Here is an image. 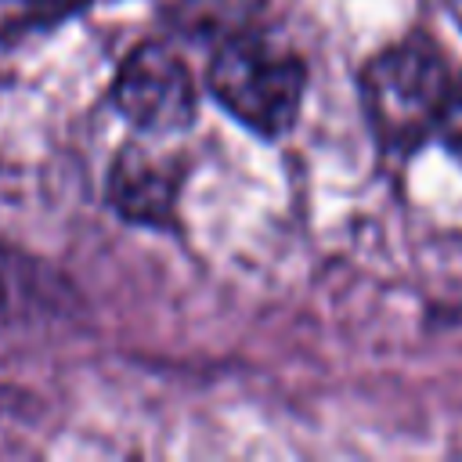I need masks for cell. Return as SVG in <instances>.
Instances as JSON below:
<instances>
[{
	"mask_svg": "<svg viewBox=\"0 0 462 462\" xmlns=\"http://www.w3.org/2000/svg\"><path fill=\"white\" fill-rule=\"evenodd\" d=\"M112 105L130 126L144 134L155 137L180 134L195 123L199 112L195 76L173 47L159 40H144L116 69Z\"/></svg>",
	"mask_w": 462,
	"mask_h": 462,
	"instance_id": "3957f363",
	"label": "cell"
},
{
	"mask_svg": "<svg viewBox=\"0 0 462 462\" xmlns=\"http://www.w3.org/2000/svg\"><path fill=\"white\" fill-rule=\"evenodd\" d=\"M206 87L213 101L245 130L274 141L289 134L300 116L307 94V61L285 40L249 25L217 40Z\"/></svg>",
	"mask_w": 462,
	"mask_h": 462,
	"instance_id": "7a4b0ae2",
	"label": "cell"
},
{
	"mask_svg": "<svg viewBox=\"0 0 462 462\" xmlns=\"http://www.w3.org/2000/svg\"><path fill=\"white\" fill-rule=\"evenodd\" d=\"M455 79L444 51L422 32L375 51L357 76L361 108L375 144L386 155H411L437 137Z\"/></svg>",
	"mask_w": 462,
	"mask_h": 462,
	"instance_id": "6da1fadb",
	"label": "cell"
},
{
	"mask_svg": "<svg viewBox=\"0 0 462 462\" xmlns=\"http://www.w3.org/2000/svg\"><path fill=\"white\" fill-rule=\"evenodd\" d=\"M437 137L444 141L448 155L462 166V76L455 79V90H451V97H448V108H444V119H440Z\"/></svg>",
	"mask_w": 462,
	"mask_h": 462,
	"instance_id": "ba28073f",
	"label": "cell"
},
{
	"mask_svg": "<svg viewBox=\"0 0 462 462\" xmlns=\"http://www.w3.org/2000/svg\"><path fill=\"white\" fill-rule=\"evenodd\" d=\"M87 4L90 0H0V40H22L29 32L54 29Z\"/></svg>",
	"mask_w": 462,
	"mask_h": 462,
	"instance_id": "52a82bcc",
	"label": "cell"
},
{
	"mask_svg": "<svg viewBox=\"0 0 462 462\" xmlns=\"http://www.w3.org/2000/svg\"><path fill=\"white\" fill-rule=\"evenodd\" d=\"M184 166L173 155H159L144 144H126L108 166V206L137 227H177V199Z\"/></svg>",
	"mask_w": 462,
	"mask_h": 462,
	"instance_id": "277c9868",
	"label": "cell"
},
{
	"mask_svg": "<svg viewBox=\"0 0 462 462\" xmlns=\"http://www.w3.org/2000/svg\"><path fill=\"white\" fill-rule=\"evenodd\" d=\"M76 307V289L40 256L0 242V336L58 321Z\"/></svg>",
	"mask_w": 462,
	"mask_h": 462,
	"instance_id": "5b68a950",
	"label": "cell"
},
{
	"mask_svg": "<svg viewBox=\"0 0 462 462\" xmlns=\"http://www.w3.org/2000/svg\"><path fill=\"white\" fill-rule=\"evenodd\" d=\"M263 0H159L162 18L195 40H224L238 29H249Z\"/></svg>",
	"mask_w": 462,
	"mask_h": 462,
	"instance_id": "8992f818",
	"label": "cell"
}]
</instances>
